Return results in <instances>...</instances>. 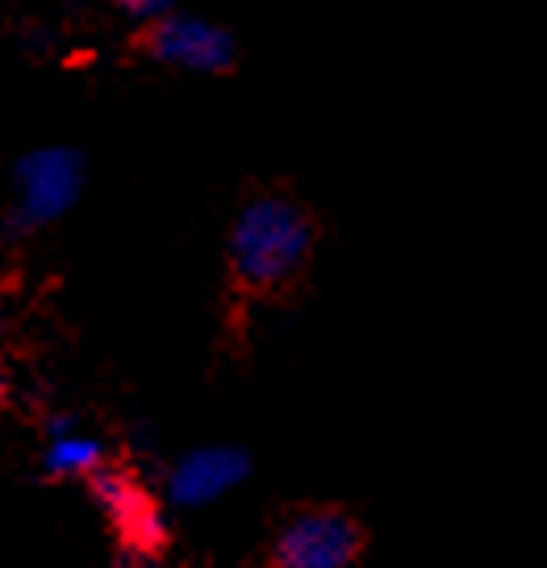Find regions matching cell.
<instances>
[{
  "label": "cell",
  "instance_id": "cell-1",
  "mask_svg": "<svg viewBox=\"0 0 547 568\" xmlns=\"http://www.w3.org/2000/svg\"><path fill=\"white\" fill-rule=\"evenodd\" d=\"M318 247V222L284 189L255 193L239 210L226 243L230 302L264 305L293 293Z\"/></svg>",
  "mask_w": 547,
  "mask_h": 568
},
{
  "label": "cell",
  "instance_id": "cell-2",
  "mask_svg": "<svg viewBox=\"0 0 547 568\" xmlns=\"http://www.w3.org/2000/svg\"><path fill=\"white\" fill-rule=\"evenodd\" d=\"M84 480H89L92 501L105 510L125 560H155L168 551V518L134 473H125L118 464H97Z\"/></svg>",
  "mask_w": 547,
  "mask_h": 568
},
{
  "label": "cell",
  "instance_id": "cell-3",
  "mask_svg": "<svg viewBox=\"0 0 547 568\" xmlns=\"http://www.w3.org/2000/svg\"><path fill=\"white\" fill-rule=\"evenodd\" d=\"M267 556L281 568H343L364 556V527L338 506H305L276 527Z\"/></svg>",
  "mask_w": 547,
  "mask_h": 568
},
{
  "label": "cell",
  "instance_id": "cell-4",
  "mask_svg": "<svg viewBox=\"0 0 547 568\" xmlns=\"http://www.w3.org/2000/svg\"><path fill=\"white\" fill-rule=\"evenodd\" d=\"M84 184V160L63 146L34 151L18 163V205L9 226L13 231H34L47 226L59 213H68Z\"/></svg>",
  "mask_w": 547,
  "mask_h": 568
},
{
  "label": "cell",
  "instance_id": "cell-5",
  "mask_svg": "<svg viewBox=\"0 0 547 568\" xmlns=\"http://www.w3.org/2000/svg\"><path fill=\"white\" fill-rule=\"evenodd\" d=\"M139 51L155 63L184 71H201V75H222L234 68V38L201 18H184V13H160L146 21L139 34Z\"/></svg>",
  "mask_w": 547,
  "mask_h": 568
},
{
  "label": "cell",
  "instance_id": "cell-6",
  "mask_svg": "<svg viewBox=\"0 0 547 568\" xmlns=\"http://www.w3.org/2000/svg\"><path fill=\"white\" fill-rule=\"evenodd\" d=\"M251 473V460L239 447H201L176 464L168 480V494L176 506H210L222 494H230Z\"/></svg>",
  "mask_w": 547,
  "mask_h": 568
},
{
  "label": "cell",
  "instance_id": "cell-7",
  "mask_svg": "<svg viewBox=\"0 0 547 568\" xmlns=\"http://www.w3.org/2000/svg\"><path fill=\"white\" fill-rule=\"evenodd\" d=\"M97 464H105V447L89 439V435H75V430H63L54 435L47 456H42V473L54 480H71V477H89Z\"/></svg>",
  "mask_w": 547,
  "mask_h": 568
},
{
  "label": "cell",
  "instance_id": "cell-8",
  "mask_svg": "<svg viewBox=\"0 0 547 568\" xmlns=\"http://www.w3.org/2000/svg\"><path fill=\"white\" fill-rule=\"evenodd\" d=\"M118 9H125L130 18H142V21H151V18H160V13H168L172 9V0H113Z\"/></svg>",
  "mask_w": 547,
  "mask_h": 568
},
{
  "label": "cell",
  "instance_id": "cell-9",
  "mask_svg": "<svg viewBox=\"0 0 547 568\" xmlns=\"http://www.w3.org/2000/svg\"><path fill=\"white\" fill-rule=\"evenodd\" d=\"M0 402H9V376L0 373Z\"/></svg>",
  "mask_w": 547,
  "mask_h": 568
},
{
  "label": "cell",
  "instance_id": "cell-10",
  "mask_svg": "<svg viewBox=\"0 0 547 568\" xmlns=\"http://www.w3.org/2000/svg\"><path fill=\"white\" fill-rule=\"evenodd\" d=\"M0 322H4V293H0Z\"/></svg>",
  "mask_w": 547,
  "mask_h": 568
}]
</instances>
